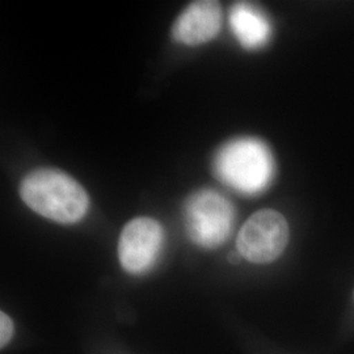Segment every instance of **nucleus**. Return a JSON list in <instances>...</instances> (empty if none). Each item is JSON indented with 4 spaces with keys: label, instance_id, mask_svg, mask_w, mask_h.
Wrapping results in <instances>:
<instances>
[{
    "label": "nucleus",
    "instance_id": "1",
    "mask_svg": "<svg viewBox=\"0 0 354 354\" xmlns=\"http://www.w3.org/2000/svg\"><path fill=\"white\" fill-rule=\"evenodd\" d=\"M20 196L29 209L62 225L82 221L89 207L84 188L71 176L53 168H42L24 177Z\"/></svg>",
    "mask_w": 354,
    "mask_h": 354
},
{
    "label": "nucleus",
    "instance_id": "2",
    "mask_svg": "<svg viewBox=\"0 0 354 354\" xmlns=\"http://www.w3.org/2000/svg\"><path fill=\"white\" fill-rule=\"evenodd\" d=\"M214 176L228 188L254 196L268 189L276 174L270 149L263 140L241 137L225 143L213 160Z\"/></svg>",
    "mask_w": 354,
    "mask_h": 354
},
{
    "label": "nucleus",
    "instance_id": "3",
    "mask_svg": "<svg viewBox=\"0 0 354 354\" xmlns=\"http://www.w3.org/2000/svg\"><path fill=\"white\" fill-rule=\"evenodd\" d=\"M235 218L234 205L213 189L194 192L184 206V222L190 241L206 250L218 248L227 241Z\"/></svg>",
    "mask_w": 354,
    "mask_h": 354
},
{
    "label": "nucleus",
    "instance_id": "4",
    "mask_svg": "<svg viewBox=\"0 0 354 354\" xmlns=\"http://www.w3.org/2000/svg\"><path fill=\"white\" fill-rule=\"evenodd\" d=\"M289 234V225L279 212L270 209L256 212L239 231L238 252L253 264L272 263L285 251Z\"/></svg>",
    "mask_w": 354,
    "mask_h": 354
},
{
    "label": "nucleus",
    "instance_id": "5",
    "mask_svg": "<svg viewBox=\"0 0 354 354\" xmlns=\"http://www.w3.org/2000/svg\"><path fill=\"white\" fill-rule=\"evenodd\" d=\"M165 244L162 225L149 216L130 221L118 241L120 264L130 274H143L155 266Z\"/></svg>",
    "mask_w": 354,
    "mask_h": 354
},
{
    "label": "nucleus",
    "instance_id": "6",
    "mask_svg": "<svg viewBox=\"0 0 354 354\" xmlns=\"http://www.w3.org/2000/svg\"><path fill=\"white\" fill-rule=\"evenodd\" d=\"M222 26V8L216 1H194L177 17L172 36L174 39L187 45L197 46L216 37Z\"/></svg>",
    "mask_w": 354,
    "mask_h": 354
},
{
    "label": "nucleus",
    "instance_id": "7",
    "mask_svg": "<svg viewBox=\"0 0 354 354\" xmlns=\"http://www.w3.org/2000/svg\"><path fill=\"white\" fill-rule=\"evenodd\" d=\"M230 26L241 46L248 50L266 46L272 36L269 19L250 3H238L232 7Z\"/></svg>",
    "mask_w": 354,
    "mask_h": 354
},
{
    "label": "nucleus",
    "instance_id": "8",
    "mask_svg": "<svg viewBox=\"0 0 354 354\" xmlns=\"http://www.w3.org/2000/svg\"><path fill=\"white\" fill-rule=\"evenodd\" d=\"M13 322L6 313L0 314V346L4 348L13 336Z\"/></svg>",
    "mask_w": 354,
    "mask_h": 354
},
{
    "label": "nucleus",
    "instance_id": "9",
    "mask_svg": "<svg viewBox=\"0 0 354 354\" xmlns=\"http://www.w3.org/2000/svg\"><path fill=\"white\" fill-rule=\"evenodd\" d=\"M228 261L231 264H238L241 261V253L239 252H231L228 256Z\"/></svg>",
    "mask_w": 354,
    "mask_h": 354
}]
</instances>
